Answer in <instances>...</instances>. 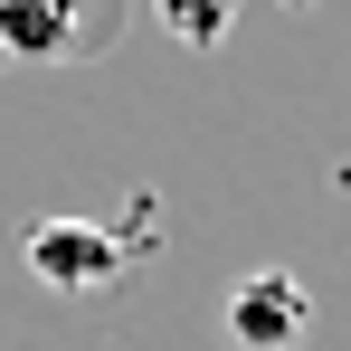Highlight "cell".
Instances as JSON below:
<instances>
[{"label": "cell", "mask_w": 351, "mask_h": 351, "mask_svg": "<svg viewBox=\"0 0 351 351\" xmlns=\"http://www.w3.org/2000/svg\"><path fill=\"white\" fill-rule=\"evenodd\" d=\"M133 19V0H0V66H86Z\"/></svg>", "instance_id": "obj_1"}, {"label": "cell", "mask_w": 351, "mask_h": 351, "mask_svg": "<svg viewBox=\"0 0 351 351\" xmlns=\"http://www.w3.org/2000/svg\"><path fill=\"white\" fill-rule=\"evenodd\" d=\"M19 256H29V276H38L48 294H105V285H123V237L95 228V219H38Z\"/></svg>", "instance_id": "obj_2"}, {"label": "cell", "mask_w": 351, "mask_h": 351, "mask_svg": "<svg viewBox=\"0 0 351 351\" xmlns=\"http://www.w3.org/2000/svg\"><path fill=\"white\" fill-rule=\"evenodd\" d=\"M313 332V285L285 276V266H256L228 285V342L237 351H304Z\"/></svg>", "instance_id": "obj_3"}, {"label": "cell", "mask_w": 351, "mask_h": 351, "mask_svg": "<svg viewBox=\"0 0 351 351\" xmlns=\"http://www.w3.org/2000/svg\"><path fill=\"white\" fill-rule=\"evenodd\" d=\"M152 10H162V29H171L180 48H219L237 29V0H152Z\"/></svg>", "instance_id": "obj_4"}]
</instances>
